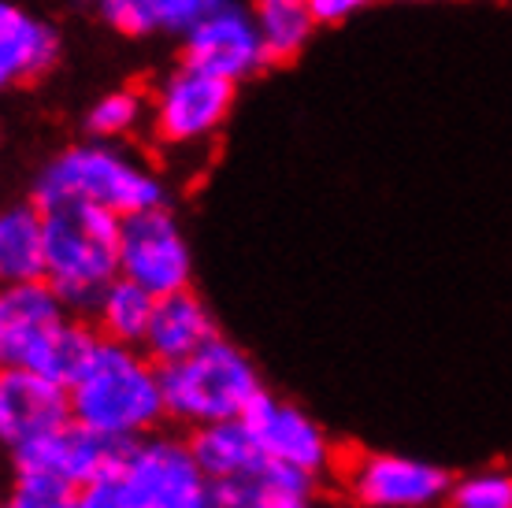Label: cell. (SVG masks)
<instances>
[{"mask_svg": "<svg viewBox=\"0 0 512 508\" xmlns=\"http://www.w3.org/2000/svg\"><path fill=\"white\" fill-rule=\"evenodd\" d=\"M119 230L123 219L97 204L45 208V282L75 316H90L119 279Z\"/></svg>", "mask_w": 512, "mask_h": 508, "instance_id": "cell-4", "label": "cell"}, {"mask_svg": "<svg viewBox=\"0 0 512 508\" xmlns=\"http://www.w3.org/2000/svg\"><path fill=\"white\" fill-rule=\"evenodd\" d=\"M249 12H253L264 45H268L271 64L301 56L312 34L320 30L308 0H249Z\"/></svg>", "mask_w": 512, "mask_h": 508, "instance_id": "cell-21", "label": "cell"}, {"mask_svg": "<svg viewBox=\"0 0 512 508\" xmlns=\"http://www.w3.org/2000/svg\"><path fill=\"white\" fill-rule=\"evenodd\" d=\"M316 490H320L316 479L260 460L242 475L212 479L208 508H316Z\"/></svg>", "mask_w": 512, "mask_h": 508, "instance_id": "cell-16", "label": "cell"}, {"mask_svg": "<svg viewBox=\"0 0 512 508\" xmlns=\"http://www.w3.org/2000/svg\"><path fill=\"white\" fill-rule=\"evenodd\" d=\"M60 56L64 38L52 19L26 0H0V97L52 75Z\"/></svg>", "mask_w": 512, "mask_h": 508, "instance_id": "cell-13", "label": "cell"}, {"mask_svg": "<svg viewBox=\"0 0 512 508\" xmlns=\"http://www.w3.org/2000/svg\"><path fill=\"white\" fill-rule=\"evenodd\" d=\"M71 420L112 442H138L167 423L160 364L138 345L101 338L90 360L67 382Z\"/></svg>", "mask_w": 512, "mask_h": 508, "instance_id": "cell-1", "label": "cell"}, {"mask_svg": "<svg viewBox=\"0 0 512 508\" xmlns=\"http://www.w3.org/2000/svg\"><path fill=\"white\" fill-rule=\"evenodd\" d=\"M75 316L49 282L0 286V368H41L56 331Z\"/></svg>", "mask_w": 512, "mask_h": 508, "instance_id": "cell-12", "label": "cell"}, {"mask_svg": "<svg viewBox=\"0 0 512 508\" xmlns=\"http://www.w3.org/2000/svg\"><path fill=\"white\" fill-rule=\"evenodd\" d=\"M238 86L182 60L156 82L149 97V127L167 149H197L216 138L231 119Z\"/></svg>", "mask_w": 512, "mask_h": 508, "instance_id": "cell-6", "label": "cell"}, {"mask_svg": "<svg viewBox=\"0 0 512 508\" xmlns=\"http://www.w3.org/2000/svg\"><path fill=\"white\" fill-rule=\"evenodd\" d=\"M242 423L245 431L253 434L260 457L271 460V464L294 468L308 479H316V483L323 475H331L334 464H338L334 442L331 434L323 431V423H316L301 405L271 394V390H264L253 405L245 408Z\"/></svg>", "mask_w": 512, "mask_h": 508, "instance_id": "cell-10", "label": "cell"}, {"mask_svg": "<svg viewBox=\"0 0 512 508\" xmlns=\"http://www.w3.org/2000/svg\"><path fill=\"white\" fill-rule=\"evenodd\" d=\"M216 334L223 331H219L212 305L197 290H179L167 293V297H156L153 323H149V334H145L141 349L164 368V364H175L182 356H190L193 349L212 342Z\"/></svg>", "mask_w": 512, "mask_h": 508, "instance_id": "cell-15", "label": "cell"}, {"mask_svg": "<svg viewBox=\"0 0 512 508\" xmlns=\"http://www.w3.org/2000/svg\"><path fill=\"white\" fill-rule=\"evenodd\" d=\"M45 279V208L34 197L0 204V286Z\"/></svg>", "mask_w": 512, "mask_h": 508, "instance_id": "cell-18", "label": "cell"}, {"mask_svg": "<svg viewBox=\"0 0 512 508\" xmlns=\"http://www.w3.org/2000/svg\"><path fill=\"white\" fill-rule=\"evenodd\" d=\"M119 445L104 434L86 431L82 423H64L56 431L41 434L34 442L12 453V475L15 483L30 486H52V490H71L78 494L86 483H93L112 460Z\"/></svg>", "mask_w": 512, "mask_h": 508, "instance_id": "cell-11", "label": "cell"}, {"mask_svg": "<svg viewBox=\"0 0 512 508\" xmlns=\"http://www.w3.org/2000/svg\"><path fill=\"white\" fill-rule=\"evenodd\" d=\"M442 508H512V471L487 468L453 479Z\"/></svg>", "mask_w": 512, "mask_h": 508, "instance_id": "cell-23", "label": "cell"}, {"mask_svg": "<svg viewBox=\"0 0 512 508\" xmlns=\"http://www.w3.org/2000/svg\"><path fill=\"white\" fill-rule=\"evenodd\" d=\"M182 60L208 75L242 86L271 64L268 45L256 30L249 0H216L179 38Z\"/></svg>", "mask_w": 512, "mask_h": 508, "instance_id": "cell-8", "label": "cell"}, {"mask_svg": "<svg viewBox=\"0 0 512 508\" xmlns=\"http://www.w3.org/2000/svg\"><path fill=\"white\" fill-rule=\"evenodd\" d=\"M160 382H164L167 420L190 431L205 423L242 420L245 408L268 390L253 356L223 334L175 364H164Z\"/></svg>", "mask_w": 512, "mask_h": 508, "instance_id": "cell-5", "label": "cell"}, {"mask_svg": "<svg viewBox=\"0 0 512 508\" xmlns=\"http://www.w3.org/2000/svg\"><path fill=\"white\" fill-rule=\"evenodd\" d=\"M0 508H78L71 490H52V486H30L15 483L8 501Z\"/></svg>", "mask_w": 512, "mask_h": 508, "instance_id": "cell-24", "label": "cell"}, {"mask_svg": "<svg viewBox=\"0 0 512 508\" xmlns=\"http://www.w3.org/2000/svg\"><path fill=\"white\" fill-rule=\"evenodd\" d=\"M190 442L193 460L201 464L208 479H231L242 471L260 464V449H256L253 434L245 431L242 420H223V423H205V427H193L186 434Z\"/></svg>", "mask_w": 512, "mask_h": 508, "instance_id": "cell-20", "label": "cell"}, {"mask_svg": "<svg viewBox=\"0 0 512 508\" xmlns=\"http://www.w3.org/2000/svg\"><path fill=\"white\" fill-rule=\"evenodd\" d=\"M208 479L190 442L164 427L119 445L116 460L75 494L78 508H208Z\"/></svg>", "mask_w": 512, "mask_h": 508, "instance_id": "cell-3", "label": "cell"}, {"mask_svg": "<svg viewBox=\"0 0 512 508\" xmlns=\"http://www.w3.org/2000/svg\"><path fill=\"white\" fill-rule=\"evenodd\" d=\"M145 119H149V101L141 97L138 89L119 86V89L101 93V97L86 108L82 127H86V138L127 141L134 130H141Z\"/></svg>", "mask_w": 512, "mask_h": 508, "instance_id": "cell-22", "label": "cell"}, {"mask_svg": "<svg viewBox=\"0 0 512 508\" xmlns=\"http://www.w3.org/2000/svg\"><path fill=\"white\" fill-rule=\"evenodd\" d=\"M97 19L119 38L175 41L190 30L216 0H90Z\"/></svg>", "mask_w": 512, "mask_h": 508, "instance_id": "cell-17", "label": "cell"}, {"mask_svg": "<svg viewBox=\"0 0 512 508\" xmlns=\"http://www.w3.org/2000/svg\"><path fill=\"white\" fill-rule=\"evenodd\" d=\"M342 483L357 508H442L453 475L423 457L357 453L342 468Z\"/></svg>", "mask_w": 512, "mask_h": 508, "instance_id": "cell-9", "label": "cell"}, {"mask_svg": "<svg viewBox=\"0 0 512 508\" xmlns=\"http://www.w3.org/2000/svg\"><path fill=\"white\" fill-rule=\"evenodd\" d=\"M119 275L138 282L153 297L193 290V249L171 204L145 208L123 219L119 230Z\"/></svg>", "mask_w": 512, "mask_h": 508, "instance_id": "cell-7", "label": "cell"}, {"mask_svg": "<svg viewBox=\"0 0 512 508\" xmlns=\"http://www.w3.org/2000/svg\"><path fill=\"white\" fill-rule=\"evenodd\" d=\"M30 197L41 208L78 201L108 208L119 219H127L134 212L167 204L171 190H167V178L145 156L130 153L123 141L86 138L56 149L38 167Z\"/></svg>", "mask_w": 512, "mask_h": 508, "instance_id": "cell-2", "label": "cell"}, {"mask_svg": "<svg viewBox=\"0 0 512 508\" xmlns=\"http://www.w3.org/2000/svg\"><path fill=\"white\" fill-rule=\"evenodd\" d=\"M156 312V297L149 290H141L138 282H130L119 275L108 290L101 293V301L93 305V312L86 319L93 323V331L108 338V342L119 345H138L145 342L149 334V323H153Z\"/></svg>", "mask_w": 512, "mask_h": 508, "instance_id": "cell-19", "label": "cell"}, {"mask_svg": "<svg viewBox=\"0 0 512 508\" xmlns=\"http://www.w3.org/2000/svg\"><path fill=\"white\" fill-rule=\"evenodd\" d=\"M308 4H312V15L320 26H342L364 15L368 8H375L379 0H308Z\"/></svg>", "mask_w": 512, "mask_h": 508, "instance_id": "cell-25", "label": "cell"}, {"mask_svg": "<svg viewBox=\"0 0 512 508\" xmlns=\"http://www.w3.org/2000/svg\"><path fill=\"white\" fill-rule=\"evenodd\" d=\"M64 423H71V397L64 382L34 368H0V445L8 453Z\"/></svg>", "mask_w": 512, "mask_h": 508, "instance_id": "cell-14", "label": "cell"}]
</instances>
